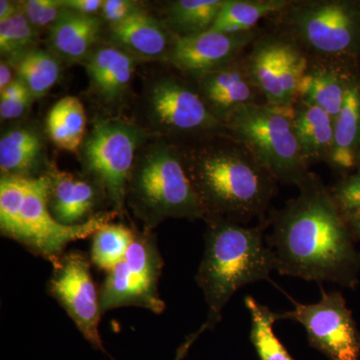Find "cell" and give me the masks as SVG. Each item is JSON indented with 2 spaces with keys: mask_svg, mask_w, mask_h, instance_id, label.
Returning a JSON list of instances; mask_svg holds the SVG:
<instances>
[{
  "mask_svg": "<svg viewBox=\"0 0 360 360\" xmlns=\"http://www.w3.org/2000/svg\"><path fill=\"white\" fill-rule=\"evenodd\" d=\"M149 136L134 123L118 118L99 120L79 149L84 174L101 186L118 217L124 213L137 150Z\"/></svg>",
  "mask_w": 360,
  "mask_h": 360,
  "instance_id": "obj_7",
  "label": "cell"
},
{
  "mask_svg": "<svg viewBox=\"0 0 360 360\" xmlns=\"http://www.w3.org/2000/svg\"><path fill=\"white\" fill-rule=\"evenodd\" d=\"M269 18L309 59L360 63L359 0H291Z\"/></svg>",
  "mask_w": 360,
  "mask_h": 360,
  "instance_id": "obj_5",
  "label": "cell"
},
{
  "mask_svg": "<svg viewBox=\"0 0 360 360\" xmlns=\"http://www.w3.org/2000/svg\"><path fill=\"white\" fill-rule=\"evenodd\" d=\"M205 221V252L195 281L207 305L205 322L212 329L239 288L269 281L276 257L265 240L266 219L250 227L217 217Z\"/></svg>",
  "mask_w": 360,
  "mask_h": 360,
  "instance_id": "obj_3",
  "label": "cell"
},
{
  "mask_svg": "<svg viewBox=\"0 0 360 360\" xmlns=\"http://www.w3.org/2000/svg\"><path fill=\"white\" fill-rule=\"evenodd\" d=\"M357 169H360V155H359V167H357Z\"/></svg>",
  "mask_w": 360,
  "mask_h": 360,
  "instance_id": "obj_42",
  "label": "cell"
},
{
  "mask_svg": "<svg viewBox=\"0 0 360 360\" xmlns=\"http://www.w3.org/2000/svg\"><path fill=\"white\" fill-rule=\"evenodd\" d=\"M148 112L165 134L210 139L227 134L224 124L210 112L198 87L174 77L160 78L148 92Z\"/></svg>",
  "mask_w": 360,
  "mask_h": 360,
  "instance_id": "obj_12",
  "label": "cell"
},
{
  "mask_svg": "<svg viewBox=\"0 0 360 360\" xmlns=\"http://www.w3.org/2000/svg\"><path fill=\"white\" fill-rule=\"evenodd\" d=\"M28 94H30V91L26 87V85L21 82L20 78L16 77L13 84L9 85L4 91L0 92V101L16 98V97L23 96Z\"/></svg>",
  "mask_w": 360,
  "mask_h": 360,
  "instance_id": "obj_38",
  "label": "cell"
},
{
  "mask_svg": "<svg viewBox=\"0 0 360 360\" xmlns=\"http://www.w3.org/2000/svg\"><path fill=\"white\" fill-rule=\"evenodd\" d=\"M127 205L153 231L168 219H205V210L187 174L181 149L158 141L137 153L129 186Z\"/></svg>",
  "mask_w": 360,
  "mask_h": 360,
  "instance_id": "obj_4",
  "label": "cell"
},
{
  "mask_svg": "<svg viewBox=\"0 0 360 360\" xmlns=\"http://www.w3.org/2000/svg\"><path fill=\"white\" fill-rule=\"evenodd\" d=\"M85 129L86 115L84 104L77 97H63L47 115V134L63 150L77 153L84 141Z\"/></svg>",
  "mask_w": 360,
  "mask_h": 360,
  "instance_id": "obj_25",
  "label": "cell"
},
{
  "mask_svg": "<svg viewBox=\"0 0 360 360\" xmlns=\"http://www.w3.org/2000/svg\"><path fill=\"white\" fill-rule=\"evenodd\" d=\"M141 4L131 0H104L101 11V20L110 25H117L141 13Z\"/></svg>",
  "mask_w": 360,
  "mask_h": 360,
  "instance_id": "obj_34",
  "label": "cell"
},
{
  "mask_svg": "<svg viewBox=\"0 0 360 360\" xmlns=\"http://www.w3.org/2000/svg\"><path fill=\"white\" fill-rule=\"evenodd\" d=\"M347 222L354 239L360 241V212L347 219Z\"/></svg>",
  "mask_w": 360,
  "mask_h": 360,
  "instance_id": "obj_41",
  "label": "cell"
},
{
  "mask_svg": "<svg viewBox=\"0 0 360 360\" xmlns=\"http://www.w3.org/2000/svg\"><path fill=\"white\" fill-rule=\"evenodd\" d=\"M298 195L267 214L265 236L281 276L350 286L360 269L354 236L319 175L298 186Z\"/></svg>",
  "mask_w": 360,
  "mask_h": 360,
  "instance_id": "obj_1",
  "label": "cell"
},
{
  "mask_svg": "<svg viewBox=\"0 0 360 360\" xmlns=\"http://www.w3.org/2000/svg\"><path fill=\"white\" fill-rule=\"evenodd\" d=\"M180 149L205 219H266L278 182L241 142L227 132Z\"/></svg>",
  "mask_w": 360,
  "mask_h": 360,
  "instance_id": "obj_2",
  "label": "cell"
},
{
  "mask_svg": "<svg viewBox=\"0 0 360 360\" xmlns=\"http://www.w3.org/2000/svg\"><path fill=\"white\" fill-rule=\"evenodd\" d=\"M16 75L35 98L44 96L60 77L58 56L44 49H34L14 65Z\"/></svg>",
  "mask_w": 360,
  "mask_h": 360,
  "instance_id": "obj_28",
  "label": "cell"
},
{
  "mask_svg": "<svg viewBox=\"0 0 360 360\" xmlns=\"http://www.w3.org/2000/svg\"><path fill=\"white\" fill-rule=\"evenodd\" d=\"M20 11V2L11 1V0H1L0 1V22H4L13 18Z\"/></svg>",
  "mask_w": 360,
  "mask_h": 360,
  "instance_id": "obj_40",
  "label": "cell"
},
{
  "mask_svg": "<svg viewBox=\"0 0 360 360\" xmlns=\"http://www.w3.org/2000/svg\"><path fill=\"white\" fill-rule=\"evenodd\" d=\"M90 258L80 250L66 251L52 266L46 291L75 322L85 340L94 349L106 354L99 333L103 312L91 270Z\"/></svg>",
  "mask_w": 360,
  "mask_h": 360,
  "instance_id": "obj_11",
  "label": "cell"
},
{
  "mask_svg": "<svg viewBox=\"0 0 360 360\" xmlns=\"http://www.w3.org/2000/svg\"><path fill=\"white\" fill-rule=\"evenodd\" d=\"M47 174L51 180L49 212L60 224H84L104 212L101 208L105 203L110 205L101 186L85 174L61 172L53 165Z\"/></svg>",
  "mask_w": 360,
  "mask_h": 360,
  "instance_id": "obj_16",
  "label": "cell"
},
{
  "mask_svg": "<svg viewBox=\"0 0 360 360\" xmlns=\"http://www.w3.org/2000/svg\"><path fill=\"white\" fill-rule=\"evenodd\" d=\"M30 179L1 175L0 179V231L8 238L13 231L25 200L26 189Z\"/></svg>",
  "mask_w": 360,
  "mask_h": 360,
  "instance_id": "obj_31",
  "label": "cell"
},
{
  "mask_svg": "<svg viewBox=\"0 0 360 360\" xmlns=\"http://www.w3.org/2000/svg\"><path fill=\"white\" fill-rule=\"evenodd\" d=\"M262 30L257 28L240 33L208 30L193 37H174L165 60L198 80L240 58Z\"/></svg>",
  "mask_w": 360,
  "mask_h": 360,
  "instance_id": "obj_14",
  "label": "cell"
},
{
  "mask_svg": "<svg viewBox=\"0 0 360 360\" xmlns=\"http://www.w3.org/2000/svg\"><path fill=\"white\" fill-rule=\"evenodd\" d=\"M34 97L32 94L16 98L0 101V116L2 120H18L27 112Z\"/></svg>",
  "mask_w": 360,
  "mask_h": 360,
  "instance_id": "obj_35",
  "label": "cell"
},
{
  "mask_svg": "<svg viewBox=\"0 0 360 360\" xmlns=\"http://www.w3.org/2000/svg\"><path fill=\"white\" fill-rule=\"evenodd\" d=\"M49 184L51 180L47 174L30 179L18 224L7 238L13 239L54 266L66 252L70 243L91 238L118 214L110 210L99 213L84 224L70 226L60 224L49 212Z\"/></svg>",
  "mask_w": 360,
  "mask_h": 360,
  "instance_id": "obj_9",
  "label": "cell"
},
{
  "mask_svg": "<svg viewBox=\"0 0 360 360\" xmlns=\"http://www.w3.org/2000/svg\"><path fill=\"white\" fill-rule=\"evenodd\" d=\"M292 304L293 309L281 314V319L302 324L312 347L330 360L359 359L360 335L340 292L321 288L319 302L303 304L292 300Z\"/></svg>",
  "mask_w": 360,
  "mask_h": 360,
  "instance_id": "obj_13",
  "label": "cell"
},
{
  "mask_svg": "<svg viewBox=\"0 0 360 360\" xmlns=\"http://www.w3.org/2000/svg\"><path fill=\"white\" fill-rule=\"evenodd\" d=\"M207 329H210V326H208V324L205 322L198 330L194 331V333L187 335L186 340L182 342V345H180L179 349H177L174 360L184 359V357L186 356V354H188L189 349L193 347V343L195 342L196 340H198V338H200L205 330H207Z\"/></svg>",
  "mask_w": 360,
  "mask_h": 360,
  "instance_id": "obj_37",
  "label": "cell"
},
{
  "mask_svg": "<svg viewBox=\"0 0 360 360\" xmlns=\"http://www.w3.org/2000/svg\"><path fill=\"white\" fill-rule=\"evenodd\" d=\"M359 77V61L309 59L298 87V99L319 106L335 120L348 91Z\"/></svg>",
  "mask_w": 360,
  "mask_h": 360,
  "instance_id": "obj_17",
  "label": "cell"
},
{
  "mask_svg": "<svg viewBox=\"0 0 360 360\" xmlns=\"http://www.w3.org/2000/svg\"><path fill=\"white\" fill-rule=\"evenodd\" d=\"M225 0H174L165 8V25L174 37H186L212 30Z\"/></svg>",
  "mask_w": 360,
  "mask_h": 360,
  "instance_id": "obj_24",
  "label": "cell"
},
{
  "mask_svg": "<svg viewBox=\"0 0 360 360\" xmlns=\"http://www.w3.org/2000/svg\"><path fill=\"white\" fill-rule=\"evenodd\" d=\"M110 37L116 46L144 59H167L174 37L165 23L144 11L110 25Z\"/></svg>",
  "mask_w": 360,
  "mask_h": 360,
  "instance_id": "obj_20",
  "label": "cell"
},
{
  "mask_svg": "<svg viewBox=\"0 0 360 360\" xmlns=\"http://www.w3.org/2000/svg\"><path fill=\"white\" fill-rule=\"evenodd\" d=\"M245 61L265 103L295 105L300 80L309 65L307 54L295 42L274 30H262L246 51Z\"/></svg>",
  "mask_w": 360,
  "mask_h": 360,
  "instance_id": "obj_10",
  "label": "cell"
},
{
  "mask_svg": "<svg viewBox=\"0 0 360 360\" xmlns=\"http://www.w3.org/2000/svg\"><path fill=\"white\" fill-rule=\"evenodd\" d=\"M360 155V77L335 120V144L328 165L345 175L357 169Z\"/></svg>",
  "mask_w": 360,
  "mask_h": 360,
  "instance_id": "obj_23",
  "label": "cell"
},
{
  "mask_svg": "<svg viewBox=\"0 0 360 360\" xmlns=\"http://www.w3.org/2000/svg\"><path fill=\"white\" fill-rule=\"evenodd\" d=\"M245 52L229 65L196 80L198 92L208 110L224 127L229 117L240 108L266 103L251 77Z\"/></svg>",
  "mask_w": 360,
  "mask_h": 360,
  "instance_id": "obj_15",
  "label": "cell"
},
{
  "mask_svg": "<svg viewBox=\"0 0 360 360\" xmlns=\"http://www.w3.org/2000/svg\"><path fill=\"white\" fill-rule=\"evenodd\" d=\"M103 20L98 15H84L65 9L49 30V41L56 56L68 61L86 60L98 41Z\"/></svg>",
  "mask_w": 360,
  "mask_h": 360,
  "instance_id": "obj_22",
  "label": "cell"
},
{
  "mask_svg": "<svg viewBox=\"0 0 360 360\" xmlns=\"http://www.w3.org/2000/svg\"><path fill=\"white\" fill-rule=\"evenodd\" d=\"M225 129L277 182L298 186L311 175L296 139L293 106H245L229 117Z\"/></svg>",
  "mask_w": 360,
  "mask_h": 360,
  "instance_id": "obj_6",
  "label": "cell"
},
{
  "mask_svg": "<svg viewBox=\"0 0 360 360\" xmlns=\"http://www.w3.org/2000/svg\"><path fill=\"white\" fill-rule=\"evenodd\" d=\"M291 0H225L212 32L240 33L257 30V23L286 6Z\"/></svg>",
  "mask_w": 360,
  "mask_h": 360,
  "instance_id": "obj_26",
  "label": "cell"
},
{
  "mask_svg": "<svg viewBox=\"0 0 360 360\" xmlns=\"http://www.w3.org/2000/svg\"><path fill=\"white\" fill-rule=\"evenodd\" d=\"M46 151L44 131L37 123L11 127L0 139L1 175L37 179L46 174L52 167Z\"/></svg>",
  "mask_w": 360,
  "mask_h": 360,
  "instance_id": "obj_18",
  "label": "cell"
},
{
  "mask_svg": "<svg viewBox=\"0 0 360 360\" xmlns=\"http://www.w3.org/2000/svg\"><path fill=\"white\" fill-rule=\"evenodd\" d=\"M331 198L340 214L347 220L360 212V169L354 174L345 175L331 188Z\"/></svg>",
  "mask_w": 360,
  "mask_h": 360,
  "instance_id": "obj_32",
  "label": "cell"
},
{
  "mask_svg": "<svg viewBox=\"0 0 360 360\" xmlns=\"http://www.w3.org/2000/svg\"><path fill=\"white\" fill-rule=\"evenodd\" d=\"M135 236V227L123 224H104L91 236L90 262L97 269L110 271L129 251Z\"/></svg>",
  "mask_w": 360,
  "mask_h": 360,
  "instance_id": "obj_29",
  "label": "cell"
},
{
  "mask_svg": "<svg viewBox=\"0 0 360 360\" xmlns=\"http://www.w3.org/2000/svg\"><path fill=\"white\" fill-rule=\"evenodd\" d=\"M39 30L20 11L13 18L0 22V52L4 60L15 65L27 52L37 49Z\"/></svg>",
  "mask_w": 360,
  "mask_h": 360,
  "instance_id": "obj_30",
  "label": "cell"
},
{
  "mask_svg": "<svg viewBox=\"0 0 360 360\" xmlns=\"http://www.w3.org/2000/svg\"><path fill=\"white\" fill-rule=\"evenodd\" d=\"M68 11L84 15H97L101 13L104 0H63Z\"/></svg>",
  "mask_w": 360,
  "mask_h": 360,
  "instance_id": "obj_36",
  "label": "cell"
},
{
  "mask_svg": "<svg viewBox=\"0 0 360 360\" xmlns=\"http://www.w3.org/2000/svg\"><path fill=\"white\" fill-rule=\"evenodd\" d=\"M135 59L116 45L97 47L86 59L90 87L103 103L116 104L129 91L135 70Z\"/></svg>",
  "mask_w": 360,
  "mask_h": 360,
  "instance_id": "obj_19",
  "label": "cell"
},
{
  "mask_svg": "<svg viewBox=\"0 0 360 360\" xmlns=\"http://www.w3.org/2000/svg\"><path fill=\"white\" fill-rule=\"evenodd\" d=\"M245 305L251 319L250 341L260 360H295L274 333V324L281 314L272 311L252 296H246Z\"/></svg>",
  "mask_w": 360,
  "mask_h": 360,
  "instance_id": "obj_27",
  "label": "cell"
},
{
  "mask_svg": "<svg viewBox=\"0 0 360 360\" xmlns=\"http://www.w3.org/2000/svg\"><path fill=\"white\" fill-rule=\"evenodd\" d=\"M293 127L307 165H328L335 144V120L319 106L297 99L293 105Z\"/></svg>",
  "mask_w": 360,
  "mask_h": 360,
  "instance_id": "obj_21",
  "label": "cell"
},
{
  "mask_svg": "<svg viewBox=\"0 0 360 360\" xmlns=\"http://www.w3.org/2000/svg\"><path fill=\"white\" fill-rule=\"evenodd\" d=\"M15 80L13 77V65L1 59L0 63V92L4 91Z\"/></svg>",
  "mask_w": 360,
  "mask_h": 360,
  "instance_id": "obj_39",
  "label": "cell"
},
{
  "mask_svg": "<svg viewBox=\"0 0 360 360\" xmlns=\"http://www.w3.org/2000/svg\"><path fill=\"white\" fill-rule=\"evenodd\" d=\"M20 4L26 18L39 32L49 30L65 11L63 0H26Z\"/></svg>",
  "mask_w": 360,
  "mask_h": 360,
  "instance_id": "obj_33",
  "label": "cell"
},
{
  "mask_svg": "<svg viewBox=\"0 0 360 360\" xmlns=\"http://www.w3.org/2000/svg\"><path fill=\"white\" fill-rule=\"evenodd\" d=\"M165 260L158 239L150 231L135 227V236L122 262L110 270L99 288L101 312L136 307L155 314L165 310L158 283Z\"/></svg>",
  "mask_w": 360,
  "mask_h": 360,
  "instance_id": "obj_8",
  "label": "cell"
}]
</instances>
